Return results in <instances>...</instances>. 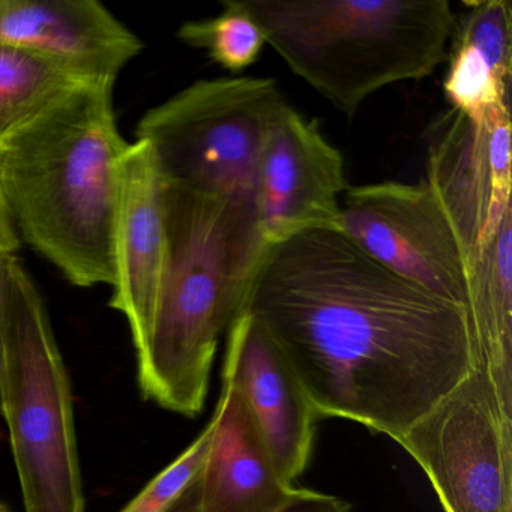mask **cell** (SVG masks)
Wrapping results in <instances>:
<instances>
[{"mask_svg": "<svg viewBox=\"0 0 512 512\" xmlns=\"http://www.w3.org/2000/svg\"><path fill=\"white\" fill-rule=\"evenodd\" d=\"M347 190L341 152L316 121L287 106L263 149L256 185V215L266 247L314 227L340 226Z\"/></svg>", "mask_w": 512, "mask_h": 512, "instance_id": "obj_10", "label": "cell"}, {"mask_svg": "<svg viewBox=\"0 0 512 512\" xmlns=\"http://www.w3.org/2000/svg\"><path fill=\"white\" fill-rule=\"evenodd\" d=\"M338 229L383 268L437 298L467 308L466 257L425 181L347 187Z\"/></svg>", "mask_w": 512, "mask_h": 512, "instance_id": "obj_8", "label": "cell"}, {"mask_svg": "<svg viewBox=\"0 0 512 512\" xmlns=\"http://www.w3.org/2000/svg\"><path fill=\"white\" fill-rule=\"evenodd\" d=\"M0 512H13L4 502H0Z\"/></svg>", "mask_w": 512, "mask_h": 512, "instance_id": "obj_21", "label": "cell"}, {"mask_svg": "<svg viewBox=\"0 0 512 512\" xmlns=\"http://www.w3.org/2000/svg\"><path fill=\"white\" fill-rule=\"evenodd\" d=\"M295 76L352 116L376 92L446 61L448 0H238Z\"/></svg>", "mask_w": 512, "mask_h": 512, "instance_id": "obj_4", "label": "cell"}, {"mask_svg": "<svg viewBox=\"0 0 512 512\" xmlns=\"http://www.w3.org/2000/svg\"><path fill=\"white\" fill-rule=\"evenodd\" d=\"M460 242L467 268L512 212L511 109L484 119L457 110L428 136L427 181Z\"/></svg>", "mask_w": 512, "mask_h": 512, "instance_id": "obj_9", "label": "cell"}, {"mask_svg": "<svg viewBox=\"0 0 512 512\" xmlns=\"http://www.w3.org/2000/svg\"><path fill=\"white\" fill-rule=\"evenodd\" d=\"M244 311L280 347L317 418L392 440L478 365L467 308L383 268L337 227L269 247Z\"/></svg>", "mask_w": 512, "mask_h": 512, "instance_id": "obj_1", "label": "cell"}, {"mask_svg": "<svg viewBox=\"0 0 512 512\" xmlns=\"http://www.w3.org/2000/svg\"><path fill=\"white\" fill-rule=\"evenodd\" d=\"M467 311L476 361L512 413V212L470 263Z\"/></svg>", "mask_w": 512, "mask_h": 512, "instance_id": "obj_15", "label": "cell"}, {"mask_svg": "<svg viewBox=\"0 0 512 512\" xmlns=\"http://www.w3.org/2000/svg\"><path fill=\"white\" fill-rule=\"evenodd\" d=\"M191 485V484H190ZM350 503L322 491L296 488L287 502L274 512H350ZM166 512H196L190 487L176 499Z\"/></svg>", "mask_w": 512, "mask_h": 512, "instance_id": "obj_19", "label": "cell"}, {"mask_svg": "<svg viewBox=\"0 0 512 512\" xmlns=\"http://www.w3.org/2000/svg\"><path fill=\"white\" fill-rule=\"evenodd\" d=\"M17 250H19V236L0 191V254H16Z\"/></svg>", "mask_w": 512, "mask_h": 512, "instance_id": "obj_20", "label": "cell"}, {"mask_svg": "<svg viewBox=\"0 0 512 512\" xmlns=\"http://www.w3.org/2000/svg\"><path fill=\"white\" fill-rule=\"evenodd\" d=\"M226 337L221 385L244 401L278 472L295 485L310 466L319 418L292 365L251 314L242 311Z\"/></svg>", "mask_w": 512, "mask_h": 512, "instance_id": "obj_11", "label": "cell"}, {"mask_svg": "<svg viewBox=\"0 0 512 512\" xmlns=\"http://www.w3.org/2000/svg\"><path fill=\"white\" fill-rule=\"evenodd\" d=\"M0 43L46 56L88 83H115L143 44L95 0H0Z\"/></svg>", "mask_w": 512, "mask_h": 512, "instance_id": "obj_13", "label": "cell"}, {"mask_svg": "<svg viewBox=\"0 0 512 512\" xmlns=\"http://www.w3.org/2000/svg\"><path fill=\"white\" fill-rule=\"evenodd\" d=\"M176 35L182 43L203 50L215 64L232 73L256 64L266 46L259 26L238 0L223 2V11L211 19L184 23Z\"/></svg>", "mask_w": 512, "mask_h": 512, "instance_id": "obj_17", "label": "cell"}, {"mask_svg": "<svg viewBox=\"0 0 512 512\" xmlns=\"http://www.w3.org/2000/svg\"><path fill=\"white\" fill-rule=\"evenodd\" d=\"M110 307L127 317L134 349L148 337L166 268L164 181L151 146L137 140L121 163Z\"/></svg>", "mask_w": 512, "mask_h": 512, "instance_id": "obj_12", "label": "cell"}, {"mask_svg": "<svg viewBox=\"0 0 512 512\" xmlns=\"http://www.w3.org/2000/svg\"><path fill=\"white\" fill-rule=\"evenodd\" d=\"M0 410L26 512H86L70 376L16 254H0Z\"/></svg>", "mask_w": 512, "mask_h": 512, "instance_id": "obj_5", "label": "cell"}, {"mask_svg": "<svg viewBox=\"0 0 512 512\" xmlns=\"http://www.w3.org/2000/svg\"><path fill=\"white\" fill-rule=\"evenodd\" d=\"M395 442L430 479L445 512H512V413L482 365Z\"/></svg>", "mask_w": 512, "mask_h": 512, "instance_id": "obj_7", "label": "cell"}, {"mask_svg": "<svg viewBox=\"0 0 512 512\" xmlns=\"http://www.w3.org/2000/svg\"><path fill=\"white\" fill-rule=\"evenodd\" d=\"M214 433V418L209 419L197 439L161 470L121 512H166L199 475Z\"/></svg>", "mask_w": 512, "mask_h": 512, "instance_id": "obj_18", "label": "cell"}, {"mask_svg": "<svg viewBox=\"0 0 512 512\" xmlns=\"http://www.w3.org/2000/svg\"><path fill=\"white\" fill-rule=\"evenodd\" d=\"M112 83L74 89L0 145V191L16 230L79 287L115 284L121 163Z\"/></svg>", "mask_w": 512, "mask_h": 512, "instance_id": "obj_2", "label": "cell"}, {"mask_svg": "<svg viewBox=\"0 0 512 512\" xmlns=\"http://www.w3.org/2000/svg\"><path fill=\"white\" fill-rule=\"evenodd\" d=\"M83 85L91 83L46 56L0 43V145Z\"/></svg>", "mask_w": 512, "mask_h": 512, "instance_id": "obj_16", "label": "cell"}, {"mask_svg": "<svg viewBox=\"0 0 512 512\" xmlns=\"http://www.w3.org/2000/svg\"><path fill=\"white\" fill-rule=\"evenodd\" d=\"M287 104L266 77L199 80L137 125L164 184L256 211V185L269 133Z\"/></svg>", "mask_w": 512, "mask_h": 512, "instance_id": "obj_6", "label": "cell"}, {"mask_svg": "<svg viewBox=\"0 0 512 512\" xmlns=\"http://www.w3.org/2000/svg\"><path fill=\"white\" fill-rule=\"evenodd\" d=\"M167 256L148 337L136 349L145 400L196 418L221 338L244 311L268 247L256 211L164 184Z\"/></svg>", "mask_w": 512, "mask_h": 512, "instance_id": "obj_3", "label": "cell"}, {"mask_svg": "<svg viewBox=\"0 0 512 512\" xmlns=\"http://www.w3.org/2000/svg\"><path fill=\"white\" fill-rule=\"evenodd\" d=\"M214 433L199 475L191 482L196 512H274L289 499V484L272 461L244 401L221 385Z\"/></svg>", "mask_w": 512, "mask_h": 512, "instance_id": "obj_14", "label": "cell"}]
</instances>
